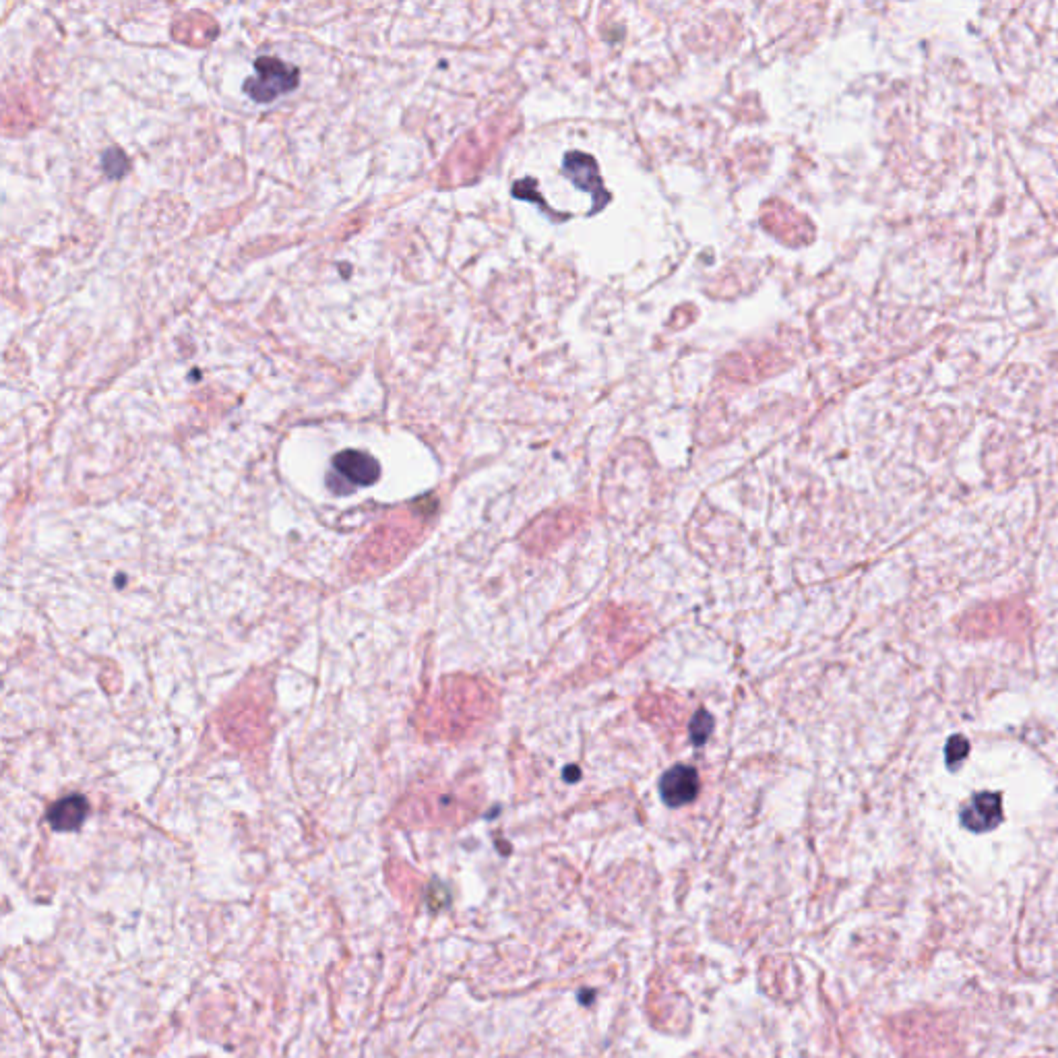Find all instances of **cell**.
Wrapping results in <instances>:
<instances>
[{"instance_id": "1", "label": "cell", "mask_w": 1058, "mask_h": 1058, "mask_svg": "<svg viewBox=\"0 0 1058 1058\" xmlns=\"http://www.w3.org/2000/svg\"><path fill=\"white\" fill-rule=\"evenodd\" d=\"M300 81V71L290 62L275 56H261L255 60V75L244 81V91L257 104H271L279 96L294 91Z\"/></svg>"}, {"instance_id": "2", "label": "cell", "mask_w": 1058, "mask_h": 1058, "mask_svg": "<svg viewBox=\"0 0 1058 1058\" xmlns=\"http://www.w3.org/2000/svg\"><path fill=\"white\" fill-rule=\"evenodd\" d=\"M381 465L370 453L358 449L339 451L333 457V472L327 476V486L335 494H348L356 488L377 484Z\"/></svg>"}, {"instance_id": "3", "label": "cell", "mask_w": 1058, "mask_h": 1058, "mask_svg": "<svg viewBox=\"0 0 1058 1058\" xmlns=\"http://www.w3.org/2000/svg\"><path fill=\"white\" fill-rule=\"evenodd\" d=\"M959 819L963 827L974 833H986L1003 821V802L1001 796L994 792H980L970 798V802L961 808Z\"/></svg>"}, {"instance_id": "4", "label": "cell", "mask_w": 1058, "mask_h": 1058, "mask_svg": "<svg viewBox=\"0 0 1058 1058\" xmlns=\"http://www.w3.org/2000/svg\"><path fill=\"white\" fill-rule=\"evenodd\" d=\"M660 794L668 806H684L699 794V775L693 767L676 765L666 771L660 782Z\"/></svg>"}, {"instance_id": "5", "label": "cell", "mask_w": 1058, "mask_h": 1058, "mask_svg": "<svg viewBox=\"0 0 1058 1058\" xmlns=\"http://www.w3.org/2000/svg\"><path fill=\"white\" fill-rule=\"evenodd\" d=\"M89 815V802L81 794H71L56 800L48 808V823L54 831H77Z\"/></svg>"}, {"instance_id": "6", "label": "cell", "mask_w": 1058, "mask_h": 1058, "mask_svg": "<svg viewBox=\"0 0 1058 1058\" xmlns=\"http://www.w3.org/2000/svg\"><path fill=\"white\" fill-rule=\"evenodd\" d=\"M102 168L106 172V176L110 178H122L124 174L129 172V158L124 155V151L116 149V147H110L108 151H104L102 155Z\"/></svg>"}, {"instance_id": "7", "label": "cell", "mask_w": 1058, "mask_h": 1058, "mask_svg": "<svg viewBox=\"0 0 1058 1058\" xmlns=\"http://www.w3.org/2000/svg\"><path fill=\"white\" fill-rule=\"evenodd\" d=\"M968 753H970V742L959 734L951 736L947 742V767L955 769L963 759L968 757Z\"/></svg>"}, {"instance_id": "8", "label": "cell", "mask_w": 1058, "mask_h": 1058, "mask_svg": "<svg viewBox=\"0 0 1058 1058\" xmlns=\"http://www.w3.org/2000/svg\"><path fill=\"white\" fill-rule=\"evenodd\" d=\"M713 730V718L707 711H699L691 724V736L695 744H703Z\"/></svg>"}]
</instances>
